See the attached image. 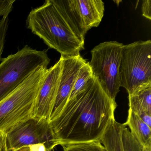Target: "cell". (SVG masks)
<instances>
[{
    "instance_id": "obj_11",
    "label": "cell",
    "mask_w": 151,
    "mask_h": 151,
    "mask_svg": "<svg viewBox=\"0 0 151 151\" xmlns=\"http://www.w3.org/2000/svg\"><path fill=\"white\" fill-rule=\"evenodd\" d=\"M123 124L129 126L132 135L144 147H151V127L130 109L127 121Z\"/></svg>"
},
{
    "instance_id": "obj_19",
    "label": "cell",
    "mask_w": 151,
    "mask_h": 151,
    "mask_svg": "<svg viewBox=\"0 0 151 151\" xmlns=\"http://www.w3.org/2000/svg\"><path fill=\"white\" fill-rule=\"evenodd\" d=\"M143 16L148 20H151V0H143L141 5Z\"/></svg>"
},
{
    "instance_id": "obj_9",
    "label": "cell",
    "mask_w": 151,
    "mask_h": 151,
    "mask_svg": "<svg viewBox=\"0 0 151 151\" xmlns=\"http://www.w3.org/2000/svg\"><path fill=\"white\" fill-rule=\"evenodd\" d=\"M62 68V57L52 67L47 69L35 100L32 118L47 120L54 104L58 91Z\"/></svg>"
},
{
    "instance_id": "obj_17",
    "label": "cell",
    "mask_w": 151,
    "mask_h": 151,
    "mask_svg": "<svg viewBox=\"0 0 151 151\" xmlns=\"http://www.w3.org/2000/svg\"><path fill=\"white\" fill-rule=\"evenodd\" d=\"M9 26L8 16L3 17L0 20V62L4 50L5 39Z\"/></svg>"
},
{
    "instance_id": "obj_10",
    "label": "cell",
    "mask_w": 151,
    "mask_h": 151,
    "mask_svg": "<svg viewBox=\"0 0 151 151\" xmlns=\"http://www.w3.org/2000/svg\"><path fill=\"white\" fill-rule=\"evenodd\" d=\"M62 68L58 91L49 117V122L56 119L68 100L80 68L86 63L80 54L62 56Z\"/></svg>"
},
{
    "instance_id": "obj_20",
    "label": "cell",
    "mask_w": 151,
    "mask_h": 151,
    "mask_svg": "<svg viewBox=\"0 0 151 151\" xmlns=\"http://www.w3.org/2000/svg\"><path fill=\"white\" fill-rule=\"evenodd\" d=\"M0 151H9L6 133L0 132Z\"/></svg>"
},
{
    "instance_id": "obj_8",
    "label": "cell",
    "mask_w": 151,
    "mask_h": 151,
    "mask_svg": "<svg viewBox=\"0 0 151 151\" xmlns=\"http://www.w3.org/2000/svg\"><path fill=\"white\" fill-rule=\"evenodd\" d=\"M66 12L80 34L85 37L87 32L99 26L105 12L101 0H62Z\"/></svg>"
},
{
    "instance_id": "obj_5",
    "label": "cell",
    "mask_w": 151,
    "mask_h": 151,
    "mask_svg": "<svg viewBox=\"0 0 151 151\" xmlns=\"http://www.w3.org/2000/svg\"><path fill=\"white\" fill-rule=\"evenodd\" d=\"M119 74L121 87H124L129 95L151 83V40H139L124 45Z\"/></svg>"
},
{
    "instance_id": "obj_21",
    "label": "cell",
    "mask_w": 151,
    "mask_h": 151,
    "mask_svg": "<svg viewBox=\"0 0 151 151\" xmlns=\"http://www.w3.org/2000/svg\"><path fill=\"white\" fill-rule=\"evenodd\" d=\"M29 147L30 151H50L43 143L31 145L29 146Z\"/></svg>"
},
{
    "instance_id": "obj_13",
    "label": "cell",
    "mask_w": 151,
    "mask_h": 151,
    "mask_svg": "<svg viewBox=\"0 0 151 151\" xmlns=\"http://www.w3.org/2000/svg\"><path fill=\"white\" fill-rule=\"evenodd\" d=\"M93 76L92 72L89 62H86L79 70L68 100L83 90Z\"/></svg>"
},
{
    "instance_id": "obj_7",
    "label": "cell",
    "mask_w": 151,
    "mask_h": 151,
    "mask_svg": "<svg viewBox=\"0 0 151 151\" xmlns=\"http://www.w3.org/2000/svg\"><path fill=\"white\" fill-rule=\"evenodd\" d=\"M6 135L9 151L43 143L52 151L58 145L47 120L30 118L15 127Z\"/></svg>"
},
{
    "instance_id": "obj_6",
    "label": "cell",
    "mask_w": 151,
    "mask_h": 151,
    "mask_svg": "<svg viewBox=\"0 0 151 151\" xmlns=\"http://www.w3.org/2000/svg\"><path fill=\"white\" fill-rule=\"evenodd\" d=\"M123 45L117 41H106L91 51V59L89 64L93 76L113 100L115 101L121 87L119 69Z\"/></svg>"
},
{
    "instance_id": "obj_1",
    "label": "cell",
    "mask_w": 151,
    "mask_h": 151,
    "mask_svg": "<svg viewBox=\"0 0 151 151\" xmlns=\"http://www.w3.org/2000/svg\"><path fill=\"white\" fill-rule=\"evenodd\" d=\"M116 106L93 76L85 89L68 100L59 116L50 122L57 145L100 142L115 118Z\"/></svg>"
},
{
    "instance_id": "obj_15",
    "label": "cell",
    "mask_w": 151,
    "mask_h": 151,
    "mask_svg": "<svg viewBox=\"0 0 151 151\" xmlns=\"http://www.w3.org/2000/svg\"><path fill=\"white\" fill-rule=\"evenodd\" d=\"M63 147V151H106L104 146L99 141L69 144Z\"/></svg>"
},
{
    "instance_id": "obj_4",
    "label": "cell",
    "mask_w": 151,
    "mask_h": 151,
    "mask_svg": "<svg viewBox=\"0 0 151 151\" xmlns=\"http://www.w3.org/2000/svg\"><path fill=\"white\" fill-rule=\"evenodd\" d=\"M46 50L40 51L26 45L0 63V101L15 90L38 68L50 63Z\"/></svg>"
},
{
    "instance_id": "obj_2",
    "label": "cell",
    "mask_w": 151,
    "mask_h": 151,
    "mask_svg": "<svg viewBox=\"0 0 151 151\" xmlns=\"http://www.w3.org/2000/svg\"><path fill=\"white\" fill-rule=\"evenodd\" d=\"M26 27L61 56L80 54L85 37L80 34L63 4L62 0H47L28 15Z\"/></svg>"
},
{
    "instance_id": "obj_22",
    "label": "cell",
    "mask_w": 151,
    "mask_h": 151,
    "mask_svg": "<svg viewBox=\"0 0 151 151\" xmlns=\"http://www.w3.org/2000/svg\"><path fill=\"white\" fill-rule=\"evenodd\" d=\"M9 151H30V150L29 146H26L22 147V148H19V149H16V150Z\"/></svg>"
},
{
    "instance_id": "obj_16",
    "label": "cell",
    "mask_w": 151,
    "mask_h": 151,
    "mask_svg": "<svg viewBox=\"0 0 151 151\" xmlns=\"http://www.w3.org/2000/svg\"><path fill=\"white\" fill-rule=\"evenodd\" d=\"M129 109H131L141 120L151 128V114L134 99L128 96Z\"/></svg>"
},
{
    "instance_id": "obj_23",
    "label": "cell",
    "mask_w": 151,
    "mask_h": 151,
    "mask_svg": "<svg viewBox=\"0 0 151 151\" xmlns=\"http://www.w3.org/2000/svg\"><path fill=\"white\" fill-rule=\"evenodd\" d=\"M144 151H151V147H144Z\"/></svg>"
},
{
    "instance_id": "obj_18",
    "label": "cell",
    "mask_w": 151,
    "mask_h": 151,
    "mask_svg": "<svg viewBox=\"0 0 151 151\" xmlns=\"http://www.w3.org/2000/svg\"><path fill=\"white\" fill-rule=\"evenodd\" d=\"M15 2V0H0V17L8 16Z\"/></svg>"
},
{
    "instance_id": "obj_14",
    "label": "cell",
    "mask_w": 151,
    "mask_h": 151,
    "mask_svg": "<svg viewBox=\"0 0 151 151\" xmlns=\"http://www.w3.org/2000/svg\"><path fill=\"white\" fill-rule=\"evenodd\" d=\"M122 139L123 151H144V147L134 137L129 130L123 124Z\"/></svg>"
},
{
    "instance_id": "obj_3",
    "label": "cell",
    "mask_w": 151,
    "mask_h": 151,
    "mask_svg": "<svg viewBox=\"0 0 151 151\" xmlns=\"http://www.w3.org/2000/svg\"><path fill=\"white\" fill-rule=\"evenodd\" d=\"M47 67L38 68L15 90L0 101V132L6 134L32 118L34 104Z\"/></svg>"
},
{
    "instance_id": "obj_12",
    "label": "cell",
    "mask_w": 151,
    "mask_h": 151,
    "mask_svg": "<svg viewBox=\"0 0 151 151\" xmlns=\"http://www.w3.org/2000/svg\"><path fill=\"white\" fill-rule=\"evenodd\" d=\"M122 127V124L116 122L115 118L110 122L100 140L106 151H123Z\"/></svg>"
}]
</instances>
